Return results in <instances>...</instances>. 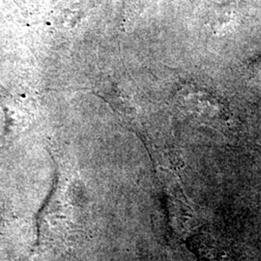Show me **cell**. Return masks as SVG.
Segmentation results:
<instances>
[{
	"mask_svg": "<svg viewBox=\"0 0 261 261\" xmlns=\"http://www.w3.org/2000/svg\"><path fill=\"white\" fill-rule=\"evenodd\" d=\"M194 98L196 115L205 120V123H223L229 120L226 107L208 90H197Z\"/></svg>",
	"mask_w": 261,
	"mask_h": 261,
	"instance_id": "7a4b0ae2",
	"label": "cell"
},
{
	"mask_svg": "<svg viewBox=\"0 0 261 261\" xmlns=\"http://www.w3.org/2000/svg\"><path fill=\"white\" fill-rule=\"evenodd\" d=\"M187 244L198 260L240 261L232 234L220 224L207 223L201 225Z\"/></svg>",
	"mask_w": 261,
	"mask_h": 261,
	"instance_id": "6da1fadb",
	"label": "cell"
}]
</instances>
